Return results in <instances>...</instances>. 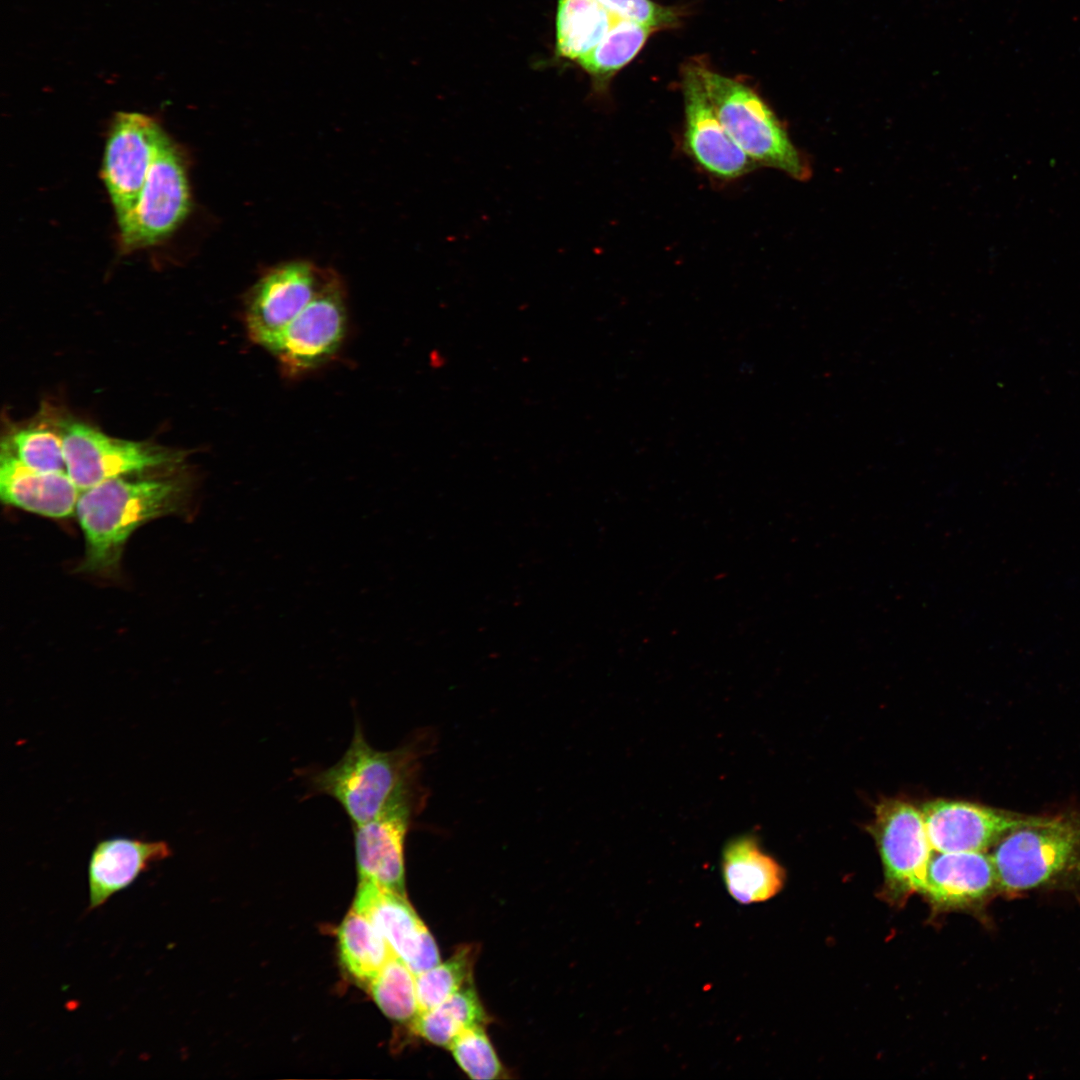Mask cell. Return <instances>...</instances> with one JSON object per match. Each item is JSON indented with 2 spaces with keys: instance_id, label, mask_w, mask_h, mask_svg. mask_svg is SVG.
Here are the masks:
<instances>
[{
  "instance_id": "cell-1",
  "label": "cell",
  "mask_w": 1080,
  "mask_h": 1080,
  "mask_svg": "<svg viewBox=\"0 0 1080 1080\" xmlns=\"http://www.w3.org/2000/svg\"><path fill=\"white\" fill-rule=\"evenodd\" d=\"M424 754V744L416 740L392 750L376 749L356 722L342 757L311 775V785L337 801L352 826L361 825L377 817L398 792L416 784Z\"/></svg>"
},
{
  "instance_id": "cell-2",
  "label": "cell",
  "mask_w": 1080,
  "mask_h": 1080,
  "mask_svg": "<svg viewBox=\"0 0 1080 1080\" xmlns=\"http://www.w3.org/2000/svg\"><path fill=\"white\" fill-rule=\"evenodd\" d=\"M111 478L80 491L75 513L84 534V567H113L123 546L141 525L170 511L179 486L168 479Z\"/></svg>"
},
{
  "instance_id": "cell-3",
  "label": "cell",
  "mask_w": 1080,
  "mask_h": 1080,
  "mask_svg": "<svg viewBox=\"0 0 1080 1080\" xmlns=\"http://www.w3.org/2000/svg\"><path fill=\"white\" fill-rule=\"evenodd\" d=\"M698 74L722 125L757 165L805 180L807 161L764 100L750 87L696 63Z\"/></svg>"
},
{
  "instance_id": "cell-4",
  "label": "cell",
  "mask_w": 1080,
  "mask_h": 1080,
  "mask_svg": "<svg viewBox=\"0 0 1080 1080\" xmlns=\"http://www.w3.org/2000/svg\"><path fill=\"white\" fill-rule=\"evenodd\" d=\"M997 888L1015 893L1080 871V815L1043 816L995 844Z\"/></svg>"
},
{
  "instance_id": "cell-5",
  "label": "cell",
  "mask_w": 1080,
  "mask_h": 1080,
  "mask_svg": "<svg viewBox=\"0 0 1080 1080\" xmlns=\"http://www.w3.org/2000/svg\"><path fill=\"white\" fill-rule=\"evenodd\" d=\"M190 207L183 154L163 131L136 207L118 226L120 248L124 253H130L160 243L184 221Z\"/></svg>"
},
{
  "instance_id": "cell-6",
  "label": "cell",
  "mask_w": 1080,
  "mask_h": 1080,
  "mask_svg": "<svg viewBox=\"0 0 1080 1080\" xmlns=\"http://www.w3.org/2000/svg\"><path fill=\"white\" fill-rule=\"evenodd\" d=\"M343 280L324 269L320 286L309 304L285 329L270 351L288 377H297L326 363L340 348L348 314Z\"/></svg>"
},
{
  "instance_id": "cell-7",
  "label": "cell",
  "mask_w": 1080,
  "mask_h": 1080,
  "mask_svg": "<svg viewBox=\"0 0 1080 1080\" xmlns=\"http://www.w3.org/2000/svg\"><path fill=\"white\" fill-rule=\"evenodd\" d=\"M66 472L80 491L105 480L176 463L179 455L149 443L110 437L78 421L61 420Z\"/></svg>"
},
{
  "instance_id": "cell-8",
  "label": "cell",
  "mask_w": 1080,
  "mask_h": 1080,
  "mask_svg": "<svg viewBox=\"0 0 1080 1080\" xmlns=\"http://www.w3.org/2000/svg\"><path fill=\"white\" fill-rule=\"evenodd\" d=\"M872 832L884 869V897L903 904L921 892L933 853L922 811L902 800H886L876 808Z\"/></svg>"
},
{
  "instance_id": "cell-9",
  "label": "cell",
  "mask_w": 1080,
  "mask_h": 1080,
  "mask_svg": "<svg viewBox=\"0 0 1080 1080\" xmlns=\"http://www.w3.org/2000/svg\"><path fill=\"white\" fill-rule=\"evenodd\" d=\"M324 269L305 260L278 264L248 290L244 323L249 338L269 352L315 296Z\"/></svg>"
},
{
  "instance_id": "cell-10",
  "label": "cell",
  "mask_w": 1080,
  "mask_h": 1080,
  "mask_svg": "<svg viewBox=\"0 0 1080 1080\" xmlns=\"http://www.w3.org/2000/svg\"><path fill=\"white\" fill-rule=\"evenodd\" d=\"M163 128L139 112H118L107 136L102 178L118 226L136 207L154 161Z\"/></svg>"
},
{
  "instance_id": "cell-11",
  "label": "cell",
  "mask_w": 1080,
  "mask_h": 1080,
  "mask_svg": "<svg viewBox=\"0 0 1080 1080\" xmlns=\"http://www.w3.org/2000/svg\"><path fill=\"white\" fill-rule=\"evenodd\" d=\"M921 811L930 844L938 852L985 851L1009 832L1043 817L953 800L927 802Z\"/></svg>"
},
{
  "instance_id": "cell-12",
  "label": "cell",
  "mask_w": 1080,
  "mask_h": 1080,
  "mask_svg": "<svg viewBox=\"0 0 1080 1080\" xmlns=\"http://www.w3.org/2000/svg\"><path fill=\"white\" fill-rule=\"evenodd\" d=\"M416 792L415 785L401 790L377 817L353 826L359 879L405 893L404 847Z\"/></svg>"
},
{
  "instance_id": "cell-13",
  "label": "cell",
  "mask_w": 1080,
  "mask_h": 1080,
  "mask_svg": "<svg viewBox=\"0 0 1080 1080\" xmlns=\"http://www.w3.org/2000/svg\"><path fill=\"white\" fill-rule=\"evenodd\" d=\"M685 107L683 145L706 172L725 180L741 177L758 165L733 141L722 125L698 74L696 64L683 71Z\"/></svg>"
},
{
  "instance_id": "cell-14",
  "label": "cell",
  "mask_w": 1080,
  "mask_h": 1080,
  "mask_svg": "<svg viewBox=\"0 0 1080 1080\" xmlns=\"http://www.w3.org/2000/svg\"><path fill=\"white\" fill-rule=\"evenodd\" d=\"M353 908L373 923L415 974L440 963L436 942L405 893L359 879Z\"/></svg>"
},
{
  "instance_id": "cell-15",
  "label": "cell",
  "mask_w": 1080,
  "mask_h": 1080,
  "mask_svg": "<svg viewBox=\"0 0 1080 1080\" xmlns=\"http://www.w3.org/2000/svg\"><path fill=\"white\" fill-rule=\"evenodd\" d=\"M995 888L993 861L984 851H933L921 893L936 910L949 911L979 904Z\"/></svg>"
},
{
  "instance_id": "cell-16",
  "label": "cell",
  "mask_w": 1080,
  "mask_h": 1080,
  "mask_svg": "<svg viewBox=\"0 0 1080 1080\" xmlns=\"http://www.w3.org/2000/svg\"><path fill=\"white\" fill-rule=\"evenodd\" d=\"M172 854L166 841H147L126 836L99 840L88 861V893L91 911L112 895L130 886L149 867Z\"/></svg>"
},
{
  "instance_id": "cell-17",
  "label": "cell",
  "mask_w": 1080,
  "mask_h": 1080,
  "mask_svg": "<svg viewBox=\"0 0 1080 1080\" xmlns=\"http://www.w3.org/2000/svg\"><path fill=\"white\" fill-rule=\"evenodd\" d=\"M79 494L66 471H36L1 450L0 495L5 504L45 517L65 518L75 513Z\"/></svg>"
},
{
  "instance_id": "cell-18",
  "label": "cell",
  "mask_w": 1080,
  "mask_h": 1080,
  "mask_svg": "<svg viewBox=\"0 0 1080 1080\" xmlns=\"http://www.w3.org/2000/svg\"><path fill=\"white\" fill-rule=\"evenodd\" d=\"M721 871L728 893L740 904L774 897L785 880L781 865L750 834L727 842L722 851Z\"/></svg>"
},
{
  "instance_id": "cell-19",
  "label": "cell",
  "mask_w": 1080,
  "mask_h": 1080,
  "mask_svg": "<svg viewBox=\"0 0 1080 1080\" xmlns=\"http://www.w3.org/2000/svg\"><path fill=\"white\" fill-rule=\"evenodd\" d=\"M616 19L596 0H557L555 57L580 60L602 40Z\"/></svg>"
},
{
  "instance_id": "cell-20",
  "label": "cell",
  "mask_w": 1080,
  "mask_h": 1080,
  "mask_svg": "<svg viewBox=\"0 0 1080 1080\" xmlns=\"http://www.w3.org/2000/svg\"><path fill=\"white\" fill-rule=\"evenodd\" d=\"M337 937L344 967L367 985L395 955L381 932L354 908L340 924Z\"/></svg>"
},
{
  "instance_id": "cell-21",
  "label": "cell",
  "mask_w": 1080,
  "mask_h": 1080,
  "mask_svg": "<svg viewBox=\"0 0 1080 1080\" xmlns=\"http://www.w3.org/2000/svg\"><path fill=\"white\" fill-rule=\"evenodd\" d=\"M654 30L633 21L616 19L602 40L578 65L590 76L593 90H607L611 79L642 49Z\"/></svg>"
},
{
  "instance_id": "cell-22",
  "label": "cell",
  "mask_w": 1080,
  "mask_h": 1080,
  "mask_svg": "<svg viewBox=\"0 0 1080 1080\" xmlns=\"http://www.w3.org/2000/svg\"><path fill=\"white\" fill-rule=\"evenodd\" d=\"M487 1015L471 984L436 1007L421 1011L411 1022L412 1030L438 1046L449 1047L463 1031L484 1026Z\"/></svg>"
},
{
  "instance_id": "cell-23",
  "label": "cell",
  "mask_w": 1080,
  "mask_h": 1080,
  "mask_svg": "<svg viewBox=\"0 0 1080 1080\" xmlns=\"http://www.w3.org/2000/svg\"><path fill=\"white\" fill-rule=\"evenodd\" d=\"M1 450L36 471H66L59 422L54 427L35 423L15 429L2 440Z\"/></svg>"
},
{
  "instance_id": "cell-24",
  "label": "cell",
  "mask_w": 1080,
  "mask_h": 1080,
  "mask_svg": "<svg viewBox=\"0 0 1080 1080\" xmlns=\"http://www.w3.org/2000/svg\"><path fill=\"white\" fill-rule=\"evenodd\" d=\"M370 993L389 1018L411 1022L419 1013L416 974L394 955L368 984Z\"/></svg>"
},
{
  "instance_id": "cell-25",
  "label": "cell",
  "mask_w": 1080,
  "mask_h": 1080,
  "mask_svg": "<svg viewBox=\"0 0 1080 1080\" xmlns=\"http://www.w3.org/2000/svg\"><path fill=\"white\" fill-rule=\"evenodd\" d=\"M475 953L472 946H461L445 962L416 974L419 1012L436 1007L471 984Z\"/></svg>"
},
{
  "instance_id": "cell-26",
  "label": "cell",
  "mask_w": 1080,
  "mask_h": 1080,
  "mask_svg": "<svg viewBox=\"0 0 1080 1080\" xmlns=\"http://www.w3.org/2000/svg\"><path fill=\"white\" fill-rule=\"evenodd\" d=\"M449 1048L458 1065L469 1077L478 1080L503 1077L504 1069L484 1026L463 1031Z\"/></svg>"
},
{
  "instance_id": "cell-27",
  "label": "cell",
  "mask_w": 1080,
  "mask_h": 1080,
  "mask_svg": "<svg viewBox=\"0 0 1080 1080\" xmlns=\"http://www.w3.org/2000/svg\"><path fill=\"white\" fill-rule=\"evenodd\" d=\"M615 18L636 22L651 29L672 28L679 23L677 10L652 0H596Z\"/></svg>"
}]
</instances>
